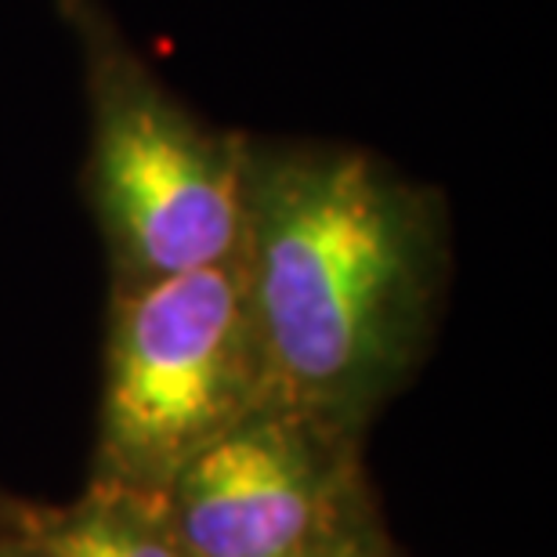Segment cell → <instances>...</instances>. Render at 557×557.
Instances as JSON below:
<instances>
[{"instance_id": "cell-3", "label": "cell", "mask_w": 557, "mask_h": 557, "mask_svg": "<svg viewBox=\"0 0 557 557\" xmlns=\"http://www.w3.org/2000/svg\"><path fill=\"white\" fill-rule=\"evenodd\" d=\"M269 403L239 258L109 289L95 485L160 496L182 467Z\"/></svg>"}, {"instance_id": "cell-8", "label": "cell", "mask_w": 557, "mask_h": 557, "mask_svg": "<svg viewBox=\"0 0 557 557\" xmlns=\"http://www.w3.org/2000/svg\"><path fill=\"white\" fill-rule=\"evenodd\" d=\"M33 499H22V496H11L0 488V529H8V525H15V521L22 518H29L33 515Z\"/></svg>"}, {"instance_id": "cell-9", "label": "cell", "mask_w": 557, "mask_h": 557, "mask_svg": "<svg viewBox=\"0 0 557 557\" xmlns=\"http://www.w3.org/2000/svg\"><path fill=\"white\" fill-rule=\"evenodd\" d=\"M392 557H406V554H403V550H398V547H395V554H392Z\"/></svg>"}, {"instance_id": "cell-1", "label": "cell", "mask_w": 557, "mask_h": 557, "mask_svg": "<svg viewBox=\"0 0 557 557\" xmlns=\"http://www.w3.org/2000/svg\"><path fill=\"white\" fill-rule=\"evenodd\" d=\"M236 258L269 403L370 438L438 337L445 193L351 141L247 135Z\"/></svg>"}, {"instance_id": "cell-4", "label": "cell", "mask_w": 557, "mask_h": 557, "mask_svg": "<svg viewBox=\"0 0 557 557\" xmlns=\"http://www.w3.org/2000/svg\"><path fill=\"white\" fill-rule=\"evenodd\" d=\"M156 499L193 557H300L381 515L366 438L278 403L193 456Z\"/></svg>"}, {"instance_id": "cell-5", "label": "cell", "mask_w": 557, "mask_h": 557, "mask_svg": "<svg viewBox=\"0 0 557 557\" xmlns=\"http://www.w3.org/2000/svg\"><path fill=\"white\" fill-rule=\"evenodd\" d=\"M51 557H193L166 525L160 499L87 482L65 507L40 510Z\"/></svg>"}, {"instance_id": "cell-2", "label": "cell", "mask_w": 557, "mask_h": 557, "mask_svg": "<svg viewBox=\"0 0 557 557\" xmlns=\"http://www.w3.org/2000/svg\"><path fill=\"white\" fill-rule=\"evenodd\" d=\"M81 54L87 156L81 193L109 289L232 261L243 239L247 131L210 124L131 44L106 0H54Z\"/></svg>"}, {"instance_id": "cell-6", "label": "cell", "mask_w": 557, "mask_h": 557, "mask_svg": "<svg viewBox=\"0 0 557 557\" xmlns=\"http://www.w3.org/2000/svg\"><path fill=\"white\" fill-rule=\"evenodd\" d=\"M392 554H395V540L384 525V515H373V518H366L362 525L319 543L315 550H308L300 557H392Z\"/></svg>"}, {"instance_id": "cell-7", "label": "cell", "mask_w": 557, "mask_h": 557, "mask_svg": "<svg viewBox=\"0 0 557 557\" xmlns=\"http://www.w3.org/2000/svg\"><path fill=\"white\" fill-rule=\"evenodd\" d=\"M40 510L44 504L33 507L29 518L0 529V557H51L48 543H44V532H40Z\"/></svg>"}]
</instances>
